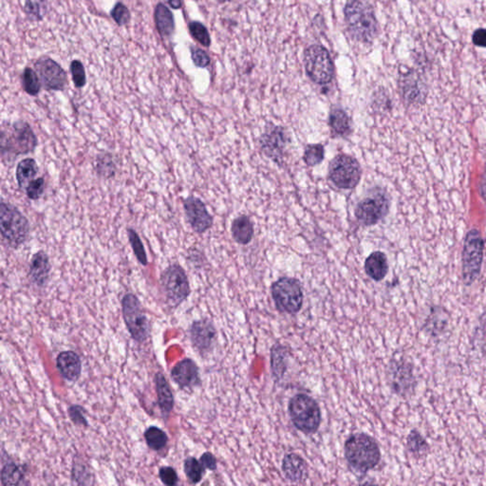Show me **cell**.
Masks as SVG:
<instances>
[{
	"label": "cell",
	"instance_id": "cell-15",
	"mask_svg": "<svg viewBox=\"0 0 486 486\" xmlns=\"http://www.w3.org/2000/svg\"><path fill=\"white\" fill-rule=\"evenodd\" d=\"M288 136L283 127L272 124L268 125L260 139L263 153L280 163L283 160L284 152L288 144Z\"/></svg>",
	"mask_w": 486,
	"mask_h": 486
},
{
	"label": "cell",
	"instance_id": "cell-43",
	"mask_svg": "<svg viewBox=\"0 0 486 486\" xmlns=\"http://www.w3.org/2000/svg\"><path fill=\"white\" fill-rule=\"evenodd\" d=\"M159 477L165 486H177L179 478L177 472L171 467H163L159 470Z\"/></svg>",
	"mask_w": 486,
	"mask_h": 486
},
{
	"label": "cell",
	"instance_id": "cell-25",
	"mask_svg": "<svg viewBox=\"0 0 486 486\" xmlns=\"http://www.w3.org/2000/svg\"><path fill=\"white\" fill-rule=\"evenodd\" d=\"M154 19L159 33L163 37H172L175 30V21L172 12L163 3H158L155 8Z\"/></svg>",
	"mask_w": 486,
	"mask_h": 486
},
{
	"label": "cell",
	"instance_id": "cell-1",
	"mask_svg": "<svg viewBox=\"0 0 486 486\" xmlns=\"http://www.w3.org/2000/svg\"><path fill=\"white\" fill-rule=\"evenodd\" d=\"M345 21L354 39L370 43L377 35L375 9L367 1H349L344 8Z\"/></svg>",
	"mask_w": 486,
	"mask_h": 486
},
{
	"label": "cell",
	"instance_id": "cell-24",
	"mask_svg": "<svg viewBox=\"0 0 486 486\" xmlns=\"http://www.w3.org/2000/svg\"><path fill=\"white\" fill-rule=\"evenodd\" d=\"M233 239L240 245H247L254 237V224L245 215L236 217L232 222Z\"/></svg>",
	"mask_w": 486,
	"mask_h": 486
},
{
	"label": "cell",
	"instance_id": "cell-45",
	"mask_svg": "<svg viewBox=\"0 0 486 486\" xmlns=\"http://www.w3.org/2000/svg\"><path fill=\"white\" fill-rule=\"evenodd\" d=\"M190 50L192 60H193L194 64L197 66H199V68H206L210 64V57L204 50L193 47V46H192Z\"/></svg>",
	"mask_w": 486,
	"mask_h": 486
},
{
	"label": "cell",
	"instance_id": "cell-46",
	"mask_svg": "<svg viewBox=\"0 0 486 486\" xmlns=\"http://www.w3.org/2000/svg\"><path fill=\"white\" fill-rule=\"evenodd\" d=\"M199 462L203 465L204 469H210L212 471L217 469V460L210 452H206L199 459Z\"/></svg>",
	"mask_w": 486,
	"mask_h": 486
},
{
	"label": "cell",
	"instance_id": "cell-40",
	"mask_svg": "<svg viewBox=\"0 0 486 486\" xmlns=\"http://www.w3.org/2000/svg\"><path fill=\"white\" fill-rule=\"evenodd\" d=\"M71 76H73L74 86L78 89L83 88L87 83V76L85 66H84L80 60L71 61Z\"/></svg>",
	"mask_w": 486,
	"mask_h": 486
},
{
	"label": "cell",
	"instance_id": "cell-7",
	"mask_svg": "<svg viewBox=\"0 0 486 486\" xmlns=\"http://www.w3.org/2000/svg\"><path fill=\"white\" fill-rule=\"evenodd\" d=\"M122 313L125 326L135 341L143 343L150 337V323L139 298L127 294L122 299Z\"/></svg>",
	"mask_w": 486,
	"mask_h": 486
},
{
	"label": "cell",
	"instance_id": "cell-41",
	"mask_svg": "<svg viewBox=\"0 0 486 486\" xmlns=\"http://www.w3.org/2000/svg\"><path fill=\"white\" fill-rule=\"evenodd\" d=\"M111 17L119 26H125L130 21V12L122 2H117L112 8L111 12Z\"/></svg>",
	"mask_w": 486,
	"mask_h": 486
},
{
	"label": "cell",
	"instance_id": "cell-31",
	"mask_svg": "<svg viewBox=\"0 0 486 486\" xmlns=\"http://www.w3.org/2000/svg\"><path fill=\"white\" fill-rule=\"evenodd\" d=\"M144 435L148 447L155 451L163 449L168 444V435L157 426L148 427Z\"/></svg>",
	"mask_w": 486,
	"mask_h": 486
},
{
	"label": "cell",
	"instance_id": "cell-28",
	"mask_svg": "<svg viewBox=\"0 0 486 486\" xmlns=\"http://www.w3.org/2000/svg\"><path fill=\"white\" fill-rule=\"evenodd\" d=\"M22 467L9 462L4 465L1 471L2 486H28Z\"/></svg>",
	"mask_w": 486,
	"mask_h": 486
},
{
	"label": "cell",
	"instance_id": "cell-13",
	"mask_svg": "<svg viewBox=\"0 0 486 486\" xmlns=\"http://www.w3.org/2000/svg\"><path fill=\"white\" fill-rule=\"evenodd\" d=\"M35 71L47 91H64L68 83L66 73L56 61L42 56L35 63Z\"/></svg>",
	"mask_w": 486,
	"mask_h": 486
},
{
	"label": "cell",
	"instance_id": "cell-5",
	"mask_svg": "<svg viewBox=\"0 0 486 486\" xmlns=\"http://www.w3.org/2000/svg\"><path fill=\"white\" fill-rule=\"evenodd\" d=\"M271 295L276 309L281 314H296L303 306L304 295L300 281L283 276L271 286Z\"/></svg>",
	"mask_w": 486,
	"mask_h": 486
},
{
	"label": "cell",
	"instance_id": "cell-49",
	"mask_svg": "<svg viewBox=\"0 0 486 486\" xmlns=\"http://www.w3.org/2000/svg\"><path fill=\"white\" fill-rule=\"evenodd\" d=\"M362 486H373V485H362Z\"/></svg>",
	"mask_w": 486,
	"mask_h": 486
},
{
	"label": "cell",
	"instance_id": "cell-21",
	"mask_svg": "<svg viewBox=\"0 0 486 486\" xmlns=\"http://www.w3.org/2000/svg\"><path fill=\"white\" fill-rule=\"evenodd\" d=\"M284 475L293 483H303L308 477V467L305 460L296 454H288L282 462Z\"/></svg>",
	"mask_w": 486,
	"mask_h": 486
},
{
	"label": "cell",
	"instance_id": "cell-27",
	"mask_svg": "<svg viewBox=\"0 0 486 486\" xmlns=\"http://www.w3.org/2000/svg\"><path fill=\"white\" fill-rule=\"evenodd\" d=\"M37 173V163L33 159L28 158L22 160L17 168V181L19 188L26 190L28 186L35 180Z\"/></svg>",
	"mask_w": 486,
	"mask_h": 486
},
{
	"label": "cell",
	"instance_id": "cell-2",
	"mask_svg": "<svg viewBox=\"0 0 486 486\" xmlns=\"http://www.w3.org/2000/svg\"><path fill=\"white\" fill-rule=\"evenodd\" d=\"M345 456L350 467L366 473L379 464L381 453L375 440L367 434L352 435L345 444Z\"/></svg>",
	"mask_w": 486,
	"mask_h": 486
},
{
	"label": "cell",
	"instance_id": "cell-32",
	"mask_svg": "<svg viewBox=\"0 0 486 486\" xmlns=\"http://www.w3.org/2000/svg\"><path fill=\"white\" fill-rule=\"evenodd\" d=\"M96 172L100 177L104 179H111L116 172V165H115L114 158L109 153H102L97 157Z\"/></svg>",
	"mask_w": 486,
	"mask_h": 486
},
{
	"label": "cell",
	"instance_id": "cell-16",
	"mask_svg": "<svg viewBox=\"0 0 486 486\" xmlns=\"http://www.w3.org/2000/svg\"><path fill=\"white\" fill-rule=\"evenodd\" d=\"M183 208L186 219L192 229L203 234L213 225V217L207 210L206 204L194 196H189L183 201Z\"/></svg>",
	"mask_w": 486,
	"mask_h": 486
},
{
	"label": "cell",
	"instance_id": "cell-9",
	"mask_svg": "<svg viewBox=\"0 0 486 486\" xmlns=\"http://www.w3.org/2000/svg\"><path fill=\"white\" fill-rule=\"evenodd\" d=\"M307 73L316 83L325 85L332 80L334 66L329 51L323 46L312 45L304 53Z\"/></svg>",
	"mask_w": 486,
	"mask_h": 486
},
{
	"label": "cell",
	"instance_id": "cell-11",
	"mask_svg": "<svg viewBox=\"0 0 486 486\" xmlns=\"http://www.w3.org/2000/svg\"><path fill=\"white\" fill-rule=\"evenodd\" d=\"M161 284L168 303L178 307L190 295V285L186 271L179 264H171L161 276Z\"/></svg>",
	"mask_w": 486,
	"mask_h": 486
},
{
	"label": "cell",
	"instance_id": "cell-33",
	"mask_svg": "<svg viewBox=\"0 0 486 486\" xmlns=\"http://www.w3.org/2000/svg\"><path fill=\"white\" fill-rule=\"evenodd\" d=\"M408 447L409 451L416 457L426 456L429 450L426 439L417 431H413L408 434Z\"/></svg>",
	"mask_w": 486,
	"mask_h": 486
},
{
	"label": "cell",
	"instance_id": "cell-18",
	"mask_svg": "<svg viewBox=\"0 0 486 486\" xmlns=\"http://www.w3.org/2000/svg\"><path fill=\"white\" fill-rule=\"evenodd\" d=\"M171 377L179 387L186 390L193 388L201 385L199 367L192 359L181 360L174 366L171 370Z\"/></svg>",
	"mask_w": 486,
	"mask_h": 486
},
{
	"label": "cell",
	"instance_id": "cell-26",
	"mask_svg": "<svg viewBox=\"0 0 486 486\" xmlns=\"http://www.w3.org/2000/svg\"><path fill=\"white\" fill-rule=\"evenodd\" d=\"M290 355L288 348L280 343L273 345L271 350V367L276 381L282 379L288 365V357Z\"/></svg>",
	"mask_w": 486,
	"mask_h": 486
},
{
	"label": "cell",
	"instance_id": "cell-14",
	"mask_svg": "<svg viewBox=\"0 0 486 486\" xmlns=\"http://www.w3.org/2000/svg\"><path fill=\"white\" fill-rule=\"evenodd\" d=\"M192 345L201 355H206L212 352L217 342V330L213 322L204 318L194 321L190 330Z\"/></svg>",
	"mask_w": 486,
	"mask_h": 486
},
{
	"label": "cell",
	"instance_id": "cell-47",
	"mask_svg": "<svg viewBox=\"0 0 486 486\" xmlns=\"http://www.w3.org/2000/svg\"><path fill=\"white\" fill-rule=\"evenodd\" d=\"M473 43L478 47L486 48V29H478L473 33Z\"/></svg>",
	"mask_w": 486,
	"mask_h": 486
},
{
	"label": "cell",
	"instance_id": "cell-10",
	"mask_svg": "<svg viewBox=\"0 0 486 486\" xmlns=\"http://www.w3.org/2000/svg\"><path fill=\"white\" fill-rule=\"evenodd\" d=\"M483 240L478 230L468 232L462 251V280L470 285L477 280L482 268Z\"/></svg>",
	"mask_w": 486,
	"mask_h": 486
},
{
	"label": "cell",
	"instance_id": "cell-48",
	"mask_svg": "<svg viewBox=\"0 0 486 486\" xmlns=\"http://www.w3.org/2000/svg\"><path fill=\"white\" fill-rule=\"evenodd\" d=\"M181 4L183 3H181V1H179V0H174V1H168V5H170L171 8H173V9L176 10L180 9V8L181 7Z\"/></svg>",
	"mask_w": 486,
	"mask_h": 486
},
{
	"label": "cell",
	"instance_id": "cell-12",
	"mask_svg": "<svg viewBox=\"0 0 486 486\" xmlns=\"http://www.w3.org/2000/svg\"><path fill=\"white\" fill-rule=\"evenodd\" d=\"M329 176L337 188L352 189L361 179V168L354 158L349 155H339L330 163Z\"/></svg>",
	"mask_w": 486,
	"mask_h": 486
},
{
	"label": "cell",
	"instance_id": "cell-17",
	"mask_svg": "<svg viewBox=\"0 0 486 486\" xmlns=\"http://www.w3.org/2000/svg\"><path fill=\"white\" fill-rule=\"evenodd\" d=\"M388 379L393 390L400 395H405L413 387V370L408 363L393 361L388 368Z\"/></svg>",
	"mask_w": 486,
	"mask_h": 486
},
{
	"label": "cell",
	"instance_id": "cell-35",
	"mask_svg": "<svg viewBox=\"0 0 486 486\" xmlns=\"http://www.w3.org/2000/svg\"><path fill=\"white\" fill-rule=\"evenodd\" d=\"M23 89L29 96H37L39 93L41 84L37 71L26 68L22 74Z\"/></svg>",
	"mask_w": 486,
	"mask_h": 486
},
{
	"label": "cell",
	"instance_id": "cell-29",
	"mask_svg": "<svg viewBox=\"0 0 486 486\" xmlns=\"http://www.w3.org/2000/svg\"><path fill=\"white\" fill-rule=\"evenodd\" d=\"M71 480H73V486H93L96 483L91 467L87 462L78 459L73 462Z\"/></svg>",
	"mask_w": 486,
	"mask_h": 486
},
{
	"label": "cell",
	"instance_id": "cell-8",
	"mask_svg": "<svg viewBox=\"0 0 486 486\" xmlns=\"http://www.w3.org/2000/svg\"><path fill=\"white\" fill-rule=\"evenodd\" d=\"M390 211V199L382 189H373L358 203L354 215L363 226H372L382 221Z\"/></svg>",
	"mask_w": 486,
	"mask_h": 486
},
{
	"label": "cell",
	"instance_id": "cell-4",
	"mask_svg": "<svg viewBox=\"0 0 486 486\" xmlns=\"http://www.w3.org/2000/svg\"><path fill=\"white\" fill-rule=\"evenodd\" d=\"M38 141L33 132L32 127L25 121H17L12 125L6 132L2 129L1 133V155L17 156L28 154L37 148Z\"/></svg>",
	"mask_w": 486,
	"mask_h": 486
},
{
	"label": "cell",
	"instance_id": "cell-3",
	"mask_svg": "<svg viewBox=\"0 0 486 486\" xmlns=\"http://www.w3.org/2000/svg\"><path fill=\"white\" fill-rule=\"evenodd\" d=\"M0 231L8 246L17 249L26 242L30 235V224L27 217L9 203L0 204Z\"/></svg>",
	"mask_w": 486,
	"mask_h": 486
},
{
	"label": "cell",
	"instance_id": "cell-44",
	"mask_svg": "<svg viewBox=\"0 0 486 486\" xmlns=\"http://www.w3.org/2000/svg\"><path fill=\"white\" fill-rule=\"evenodd\" d=\"M45 190V181L43 178H38L33 180L32 183L28 186L26 189V194L28 198L35 201L38 199L41 196L43 195Z\"/></svg>",
	"mask_w": 486,
	"mask_h": 486
},
{
	"label": "cell",
	"instance_id": "cell-39",
	"mask_svg": "<svg viewBox=\"0 0 486 486\" xmlns=\"http://www.w3.org/2000/svg\"><path fill=\"white\" fill-rule=\"evenodd\" d=\"M324 147L318 145H309L304 152V161L306 165L314 166L321 163L324 159Z\"/></svg>",
	"mask_w": 486,
	"mask_h": 486
},
{
	"label": "cell",
	"instance_id": "cell-38",
	"mask_svg": "<svg viewBox=\"0 0 486 486\" xmlns=\"http://www.w3.org/2000/svg\"><path fill=\"white\" fill-rule=\"evenodd\" d=\"M45 2L43 1H26L25 2L24 12L27 15L28 19L32 21H40L46 15Z\"/></svg>",
	"mask_w": 486,
	"mask_h": 486
},
{
	"label": "cell",
	"instance_id": "cell-22",
	"mask_svg": "<svg viewBox=\"0 0 486 486\" xmlns=\"http://www.w3.org/2000/svg\"><path fill=\"white\" fill-rule=\"evenodd\" d=\"M156 393H157L158 405L163 416L168 418L174 408V397L170 384L166 381L163 373L158 372L155 376Z\"/></svg>",
	"mask_w": 486,
	"mask_h": 486
},
{
	"label": "cell",
	"instance_id": "cell-42",
	"mask_svg": "<svg viewBox=\"0 0 486 486\" xmlns=\"http://www.w3.org/2000/svg\"><path fill=\"white\" fill-rule=\"evenodd\" d=\"M69 416L76 426H88L89 423L85 417V408L79 405H73L69 408Z\"/></svg>",
	"mask_w": 486,
	"mask_h": 486
},
{
	"label": "cell",
	"instance_id": "cell-20",
	"mask_svg": "<svg viewBox=\"0 0 486 486\" xmlns=\"http://www.w3.org/2000/svg\"><path fill=\"white\" fill-rule=\"evenodd\" d=\"M50 258L44 251H38L30 260L29 271L30 280L37 287H45L50 278Z\"/></svg>",
	"mask_w": 486,
	"mask_h": 486
},
{
	"label": "cell",
	"instance_id": "cell-34",
	"mask_svg": "<svg viewBox=\"0 0 486 486\" xmlns=\"http://www.w3.org/2000/svg\"><path fill=\"white\" fill-rule=\"evenodd\" d=\"M184 472L191 483H198L203 479L204 467L199 460L193 457H189L184 460Z\"/></svg>",
	"mask_w": 486,
	"mask_h": 486
},
{
	"label": "cell",
	"instance_id": "cell-30",
	"mask_svg": "<svg viewBox=\"0 0 486 486\" xmlns=\"http://www.w3.org/2000/svg\"><path fill=\"white\" fill-rule=\"evenodd\" d=\"M330 125L332 129L339 135H347L352 127L349 115L341 109H334L331 112Z\"/></svg>",
	"mask_w": 486,
	"mask_h": 486
},
{
	"label": "cell",
	"instance_id": "cell-36",
	"mask_svg": "<svg viewBox=\"0 0 486 486\" xmlns=\"http://www.w3.org/2000/svg\"><path fill=\"white\" fill-rule=\"evenodd\" d=\"M127 236H129L130 245H132L133 252L136 255L137 260H139L141 264L147 266V253H145L144 244H143L139 235L137 234L134 229L129 228L127 229Z\"/></svg>",
	"mask_w": 486,
	"mask_h": 486
},
{
	"label": "cell",
	"instance_id": "cell-37",
	"mask_svg": "<svg viewBox=\"0 0 486 486\" xmlns=\"http://www.w3.org/2000/svg\"><path fill=\"white\" fill-rule=\"evenodd\" d=\"M189 32H190L194 39L198 41L199 44L204 47H209L211 44L210 35L208 30L203 23L199 21H191L188 25Z\"/></svg>",
	"mask_w": 486,
	"mask_h": 486
},
{
	"label": "cell",
	"instance_id": "cell-6",
	"mask_svg": "<svg viewBox=\"0 0 486 486\" xmlns=\"http://www.w3.org/2000/svg\"><path fill=\"white\" fill-rule=\"evenodd\" d=\"M289 413L296 429L304 433H313L321 426V408L311 396H294L289 404Z\"/></svg>",
	"mask_w": 486,
	"mask_h": 486
},
{
	"label": "cell",
	"instance_id": "cell-19",
	"mask_svg": "<svg viewBox=\"0 0 486 486\" xmlns=\"http://www.w3.org/2000/svg\"><path fill=\"white\" fill-rule=\"evenodd\" d=\"M56 367L63 378L71 382H75L80 377L82 372L80 357L73 350L60 352L56 359Z\"/></svg>",
	"mask_w": 486,
	"mask_h": 486
},
{
	"label": "cell",
	"instance_id": "cell-23",
	"mask_svg": "<svg viewBox=\"0 0 486 486\" xmlns=\"http://www.w3.org/2000/svg\"><path fill=\"white\" fill-rule=\"evenodd\" d=\"M365 271L372 280H383L388 272L387 255L380 251L372 253L366 258Z\"/></svg>",
	"mask_w": 486,
	"mask_h": 486
}]
</instances>
